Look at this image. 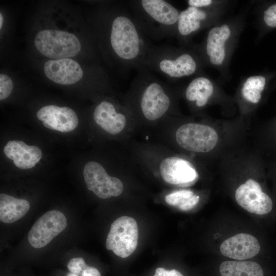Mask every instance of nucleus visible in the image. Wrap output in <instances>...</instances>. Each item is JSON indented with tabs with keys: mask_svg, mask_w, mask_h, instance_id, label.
<instances>
[{
	"mask_svg": "<svg viewBox=\"0 0 276 276\" xmlns=\"http://www.w3.org/2000/svg\"><path fill=\"white\" fill-rule=\"evenodd\" d=\"M137 71L122 101L133 114L139 131L154 130L172 115V91L167 83L154 76L146 67Z\"/></svg>",
	"mask_w": 276,
	"mask_h": 276,
	"instance_id": "nucleus-1",
	"label": "nucleus"
},
{
	"mask_svg": "<svg viewBox=\"0 0 276 276\" xmlns=\"http://www.w3.org/2000/svg\"><path fill=\"white\" fill-rule=\"evenodd\" d=\"M139 169L159 177L165 183L180 187L194 185L199 178L195 166L157 142L132 139L125 144Z\"/></svg>",
	"mask_w": 276,
	"mask_h": 276,
	"instance_id": "nucleus-2",
	"label": "nucleus"
},
{
	"mask_svg": "<svg viewBox=\"0 0 276 276\" xmlns=\"http://www.w3.org/2000/svg\"><path fill=\"white\" fill-rule=\"evenodd\" d=\"M127 4L148 37L162 39L177 28L179 13L166 1H132Z\"/></svg>",
	"mask_w": 276,
	"mask_h": 276,
	"instance_id": "nucleus-3",
	"label": "nucleus"
},
{
	"mask_svg": "<svg viewBox=\"0 0 276 276\" xmlns=\"http://www.w3.org/2000/svg\"><path fill=\"white\" fill-rule=\"evenodd\" d=\"M93 118L101 129L119 139L123 144L133 139L139 131L136 120L123 101L119 104L101 101L95 108Z\"/></svg>",
	"mask_w": 276,
	"mask_h": 276,
	"instance_id": "nucleus-4",
	"label": "nucleus"
},
{
	"mask_svg": "<svg viewBox=\"0 0 276 276\" xmlns=\"http://www.w3.org/2000/svg\"><path fill=\"white\" fill-rule=\"evenodd\" d=\"M144 67L166 78L178 79L194 74L197 64L188 53L176 55L167 45H152L148 52Z\"/></svg>",
	"mask_w": 276,
	"mask_h": 276,
	"instance_id": "nucleus-5",
	"label": "nucleus"
},
{
	"mask_svg": "<svg viewBox=\"0 0 276 276\" xmlns=\"http://www.w3.org/2000/svg\"><path fill=\"white\" fill-rule=\"evenodd\" d=\"M34 44L43 55L54 59L69 58L81 50L78 38L73 34L55 30H43L35 35Z\"/></svg>",
	"mask_w": 276,
	"mask_h": 276,
	"instance_id": "nucleus-6",
	"label": "nucleus"
},
{
	"mask_svg": "<svg viewBox=\"0 0 276 276\" xmlns=\"http://www.w3.org/2000/svg\"><path fill=\"white\" fill-rule=\"evenodd\" d=\"M139 239V229L136 220L123 216L114 220L108 234L105 246L117 256L125 258L136 249Z\"/></svg>",
	"mask_w": 276,
	"mask_h": 276,
	"instance_id": "nucleus-7",
	"label": "nucleus"
},
{
	"mask_svg": "<svg viewBox=\"0 0 276 276\" xmlns=\"http://www.w3.org/2000/svg\"><path fill=\"white\" fill-rule=\"evenodd\" d=\"M83 176L87 189L99 198L106 199L118 197L124 190L122 179L109 175L104 166L97 161L91 160L86 163Z\"/></svg>",
	"mask_w": 276,
	"mask_h": 276,
	"instance_id": "nucleus-8",
	"label": "nucleus"
},
{
	"mask_svg": "<svg viewBox=\"0 0 276 276\" xmlns=\"http://www.w3.org/2000/svg\"><path fill=\"white\" fill-rule=\"evenodd\" d=\"M67 225L65 215L60 211L51 210L44 213L30 229L28 239L34 248H40L48 245Z\"/></svg>",
	"mask_w": 276,
	"mask_h": 276,
	"instance_id": "nucleus-9",
	"label": "nucleus"
},
{
	"mask_svg": "<svg viewBox=\"0 0 276 276\" xmlns=\"http://www.w3.org/2000/svg\"><path fill=\"white\" fill-rule=\"evenodd\" d=\"M237 203L248 212L262 215L270 213L273 206L270 196L264 192L258 182L249 179L236 190Z\"/></svg>",
	"mask_w": 276,
	"mask_h": 276,
	"instance_id": "nucleus-10",
	"label": "nucleus"
},
{
	"mask_svg": "<svg viewBox=\"0 0 276 276\" xmlns=\"http://www.w3.org/2000/svg\"><path fill=\"white\" fill-rule=\"evenodd\" d=\"M36 116L45 127L60 132L73 131L79 123L76 112L68 107L45 106L37 112Z\"/></svg>",
	"mask_w": 276,
	"mask_h": 276,
	"instance_id": "nucleus-11",
	"label": "nucleus"
},
{
	"mask_svg": "<svg viewBox=\"0 0 276 276\" xmlns=\"http://www.w3.org/2000/svg\"><path fill=\"white\" fill-rule=\"evenodd\" d=\"M43 70L47 78L62 85L74 84L81 80L83 75L79 63L70 58L49 60L45 63Z\"/></svg>",
	"mask_w": 276,
	"mask_h": 276,
	"instance_id": "nucleus-12",
	"label": "nucleus"
},
{
	"mask_svg": "<svg viewBox=\"0 0 276 276\" xmlns=\"http://www.w3.org/2000/svg\"><path fill=\"white\" fill-rule=\"evenodd\" d=\"M220 249L224 256L242 260L256 256L260 251V245L254 236L240 233L224 240Z\"/></svg>",
	"mask_w": 276,
	"mask_h": 276,
	"instance_id": "nucleus-13",
	"label": "nucleus"
},
{
	"mask_svg": "<svg viewBox=\"0 0 276 276\" xmlns=\"http://www.w3.org/2000/svg\"><path fill=\"white\" fill-rule=\"evenodd\" d=\"M4 153L14 165L20 169L34 167L42 157L40 149L36 146H29L21 141L13 140L7 143Z\"/></svg>",
	"mask_w": 276,
	"mask_h": 276,
	"instance_id": "nucleus-14",
	"label": "nucleus"
},
{
	"mask_svg": "<svg viewBox=\"0 0 276 276\" xmlns=\"http://www.w3.org/2000/svg\"><path fill=\"white\" fill-rule=\"evenodd\" d=\"M28 201L9 195L0 194V220L12 223L24 216L30 209Z\"/></svg>",
	"mask_w": 276,
	"mask_h": 276,
	"instance_id": "nucleus-15",
	"label": "nucleus"
},
{
	"mask_svg": "<svg viewBox=\"0 0 276 276\" xmlns=\"http://www.w3.org/2000/svg\"><path fill=\"white\" fill-rule=\"evenodd\" d=\"M211 81L204 77H198L191 81L186 91V99L195 102L196 106L202 107L206 105L213 93Z\"/></svg>",
	"mask_w": 276,
	"mask_h": 276,
	"instance_id": "nucleus-16",
	"label": "nucleus"
},
{
	"mask_svg": "<svg viewBox=\"0 0 276 276\" xmlns=\"http://www.w3.org/2000/svg\"><path fill=\"white\" fill-rule=\"evenodd\" d=\"M207 16L205 11L189 6L179 13L177 24V30L182 36H187L197 31L200 27V21Z\"/></svg>",
	"mask_w": 276,
	"mask_h": 276,
	"instance_id": "nucleus-17",
	"label": "nucleus"
},
{
	"mask_svg": "<svg viewBox=\"0 0 276 276\" xmlns=\"http://www.w3.org/2000/svg\"><path fill=\"white\" fill-rule=\"evenodd\" d=\"M221 276H263L261 266L252 261H226L220 266Z\"/></svg>",
	"mask_w": 276,
	"mask_h": 276,
	"instance_id": "nucleus-18",
	"label": "nucleus"
},
{
	"mask_svg": "<svg viewBox=\"0 0 276 276\" xmlns=\"http://www.w3.org/2000/svg\"><path fill=\"white\" fill-rule=\"evenodd\" d=\"M199 195L188 189L174 191L165 196V201L168 204L183 211L192 209L199 202Z\"/></svg>",
	"mask_w": 276,
	"mask_h": 276,
	"instance_id": "nucleus-19",
	"label": "nucleus"
},
{
	"mask_svg": "<svg viewBox=\"0 0 276 276\" xmlns=\"http://www.w3.org/2000/svg\"><path fill=\"white\" fill-rule=\"evenodd\" d=\"M266 84V78L262 76H253L248 78L241 89L243 97L255 104L261 100V94Z\"/></svg>",
	"mask_w": 276,
	"mask_h": 276,
	"instance_id": "nucleus-20",
	"label": "nucleus"
},
{
	"mask_svg": "<svg viewBox=\"0 0 276 276\" xmlns=\"http://www.w3.org/2000/svg\"><path fill=\"white\" fill-rule=\"evenodd\" d=\"M13 88V83L11 79L7 75L0 74V100H3L8 98L11 94Z\"/></svg>",
	"mask_w": 276,
	"mask_h": 276,
	"instance_id": "nucleus-21",
	"label": "nucleus"
},
{
	"mask_svg": "<svg viewBox=\"0 0 276 276\" xmlns=\"http://www.w3.org/2000/svg\"><path fill=\"white\" fill-rule=\"evenodd\" d=\"M87 266L84 260L81 257L72 259L68 263L67 267L70 272L81 275L83 270Z\"/></svg>",
	"mask_w": 276,
	"mask_h": 276,
	"instance_id": "nucleus-22",
	"label": "nucleus"
},
{
	"mask_svg": "<svg viewBox=\"0 0 276 276\" xmlns=\"http://www.w3.org/2000/svg\"><path fill=\"white\" fill-rule=\"evenodd\" d=\"M263 19L268 26L276 27V3L269 7L264 11Z\"/></svg>",
	"mask_w": 276,
	"mask_h": 276,
	"instance_id": "nucleus-23",
	"label": "nucleus"
},
{
	"mask_svg": "<svg viewBox=\"0 0 276 276\" xmlns=\"http://www.w3.org/2000/svg\"><path fill=\"white\" fill-rule=\"evenodd\" d=\"M225 56V50L224 47L219 48L214 51L210 56V60L211 63L218 65L222 63Z\"/></svg>",
	"mask_w": 276,
	"mask_h": 276,
	"instance_id": "nucleus-24",
	"label": "nucleus"
},
{
	"mask_svg": "<svg viewBox=\"0 0 276 276\" xmlns=\"http://www.w3.org/2000/svg\"><path fill=\"white\" fill-rule=\"evenodd\" d=\"M153 276H183L179 271L176 269L168 270L164 268L158 267L155 270Z\"/></svg>",
	"mask_w": 276,
	"mask_h": 276,
	"instance_id": "nucleus-25",
	"label": "nucleus"
},
{
	"mask_svg": "<svg viewBox=\"0 0 276 276\" xmlns=\"http://www.w3.org/2000/svg\"><path fill=\"white\" fill-rule=\"evenodd\" d=\"M212 3L211 0H189L188 3L189 6L197 8L210 5Z\"/></svg>",
	"mask_w": 276,
	"mask_h": 276,
	"instance_id": "nucleus-26",
	"label": "nucleus"
},
{
	"mask_svg": "<svg viewBox=\"0 0 276 276\" xmlns=\"http://www.w3.org/2000/svg\"><path fill=\"white\" fill-rule=\"evenodd\" d=\"M81 276H101L99 270L91 266H87L82 271Z\"/></svg>",
	"mask_w": 276,
	"mask_h": 276,
	"instance_id": "nucleus-27",
	"label": "nucleus"
},
{
	"mask_svg": "<svg viewBox=\"0 0 276 276\" xmlns=\"http://www.w3.org/2000/svg\"><path fill=\"white\" fill-rule=\"evenodd\" d=\"M220 34L225 41L228 39L231 35V30L227 25H223L220 27Z\"/></svg>",
	"mask_w": 276,
	"mask_h": 276,
	"instance_id": "nucleus-28",
	"label": "nucleus"
},
{
	"mask_svg": "<svg viewBox=\"0 0 276 276\" xmlns=\"http://www.w3.org/2000/svg\"><path fill=\"white\" fill-rule=\"evenodd\" d=\"M3 22V17L2 13H0V28H2Z\"/></svg>",
	"mask_w": 276,
	"mask_h": 276,
	"instance_id": "nucleus-29",
	"label": "nucleus"
},
{
	"mask_svg": "<svg viewBox=\"0 0 276 276\" xmlns=\"http://www.w3.org/2000/svg\"><path fill=\"white\" fill-rule=\"evenodd\" d=\"M66 276H79L77 274L73 273L72 272L68 273Z\"/></svg>",
	"mask_w": 276,
	"mask_h": 276,
	"instance_id": "nucleus-30",
	"label": "nucleus"
}]
</instances>
